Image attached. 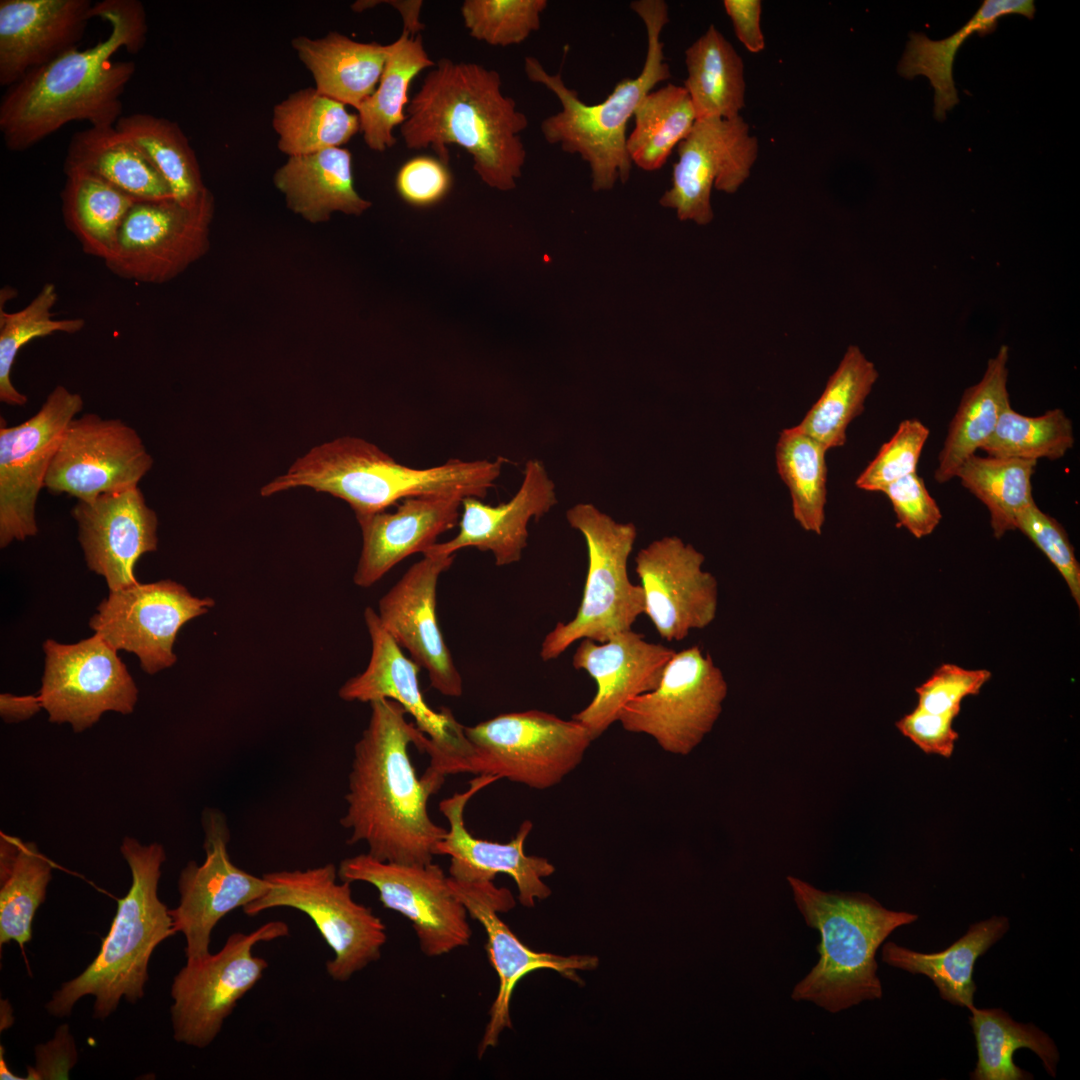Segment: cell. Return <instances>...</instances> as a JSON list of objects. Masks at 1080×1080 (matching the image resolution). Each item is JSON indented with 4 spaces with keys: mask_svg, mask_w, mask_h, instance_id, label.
Instances as JSON below:
<instances>
[{
    "mask_svg": "<svg viewBox=\"0 0 1080 1080\" xmlns=\"http://www.w3.org/2000/svg\"><path fill=\"white\" fill-rule=\"evenodd\" d=\"M42 708L40 700L35 696H15L1 694L0 713L6 722L23 721Z\"/></svg>",
    "mask_w": 1080,
    "mask_h": 1080,
    "instance_id": "58",
    "label": "cell"
},
{
    "mask_svg": "<svg viewBox=\"0 0 1080 1080\" xmlns=\"http://www.w3.org/2000/svg\"><path fill=\"white\" fill-rule=\"evenodd\" d=\"M71 514L88 568L103 576L110 591L137 583L135 565L158 548V518L139 487L77 501Z\"/></svg>",
    "mask_w": 1080,
    "mask_h": 1080,
    "instance_id": "27",
    "label": "cell"
},
{
    "mask_svg": "<svg viewBox=\"0 0 1080 1080\" xmlns=\"http://www.w3.org/2000/svg\"><path fill=\"white\" fill-rule=\"evenodd\" d=\"M92 7L89 0H1L0 85L78 47Z\"/></svg>",
    "mask_w": 1080,
    "mask_h": 1080,
    "instance_id": "29",
    "label": "cell"
},
{
    "mask_svg": "<svg viewBox=\"0 0 1080 1080\" xmlns=\"http://www.w3.org/2000/svg\"><path fill=\"white\" fill-rule=\"evenodd\" d=\"M115 127L140 148L164 178L176 202L195 206L207 194L197 156L176 122L134 113L121 116Z\"/></svg>",
    "mask_w": 1080,
    "mask_h": 1080,
    "instance_id": "43",
    "label": "cell"
},
{
    "mask_svg": "<svg viewBox=\"0 0 1080 1080\" xmlns=\"http://www.w3.org/2000/svg\"><path fill=\"white\" fill-rule=\"evenodd\" d=\"M395 186L399 196L409 205L429 207L449 193L452 175L448 165L440 159L418 156L401 166Z\"/></svg>",
    "mask_w": 1080,
    "mask_h": 1080,
    "instance_id": "55",
    "label": "cell"
},
{
    "mask_svg": "<svg viewBox=\"0 0 1080 1080\" xmlns=\"http://www.w3.org/2000/svg\"><path fill=\"white\" fill-rule=\"evenodd\" d=\"M954 718L916 707L898 720L896 727L926 754L949 758L958 739V733L952 727Z\"/></svg>",
    "mask_w": 1080,
    "mask_h": 1080,
    "instance_id": "56",
    "label": "cell"
},
{
    "mask_svg": "<svg viewBox=\"0 0 1080 1080\" xmlns=\"http://www.w3.org/2000/svg\"><path fill=\"white\" fill-rule=\"evenodd\" d=\"M971 1025L977 1048L972 1080H1031L1033 1075L1014 1063V1053L1028 1048L1042 1061L1047 1073L1056 1077L1060 1058L1053 1039L1033 1023L1016 1022L1001 1008L978 1009L974 1005Z\"/></svg>",
    "mask_w": 1080,
    "mask_h": 1080,
    "instance_id": "38",
    "label": "cell"
},
{
    "mask_svg": "<svg viewBox=\"0 0 1080 1080\" xmlns=\"http://www.w3.org/2000/svg\"><path fill=\"white\" fill-rule=\"evenodd\" d=\"M272 125L279 150L289 157L341 147L360 132L358 115L311 87L278 103Z\"/></svg>",
    "mask_w": 1080,
    "mask_h": 1080,
    "instance_id": "42",
    "label": "cell"
},
{
    "mask_svg": "<svg viewBox=\"0 0 1080 1080\" xmlns=\"http://www.w3.org/2000/svg\"><path fill=\"white\" fill-rule=\"evenodd\" d=\"M724 9L730 17L736 37L751 53H759L765 47L760 26L761 1L724 0Z\"/></svg>",
    "mask_w": 1080,
    "mask_h": 1080,
    "instance_id": "57",
    "label": "cell"
},
{
    "mask_svg": "<svg viewBox=\"0 0 1080 1080\" xmlns=\"http://www.w3.org/2000/svg\"><path fill=\"white\" fill-rule=\"evenodd\" d=\"M292 46L319 93L356 109L375 91L390 52V44L362 43L337 32L299 36Z\"/></svg>",
    "mask_w": 1080,
    "mask_h": 1080,
    "instance_id": "32",
    "label": "cell"
},
{
    "mask_svg": "<svg viewBox=\"0 0 1080 1080\" xmlns=\"http://www.w3.org/2000/svg\"><path fill=\"white\" fill-rule=\"evenodd\" d=\"M506 460L450 459L429 467L403 465L375 444L345 436L313 447L286 473L264 485L263 497L308 487L344 500L355 515L387 510L409 497L457 495L484 499Z\"/></svg>",
    "mask_w": 1080,
    "mask_h": 1080,
    "instance_id": "4",
    "label": "cell"
},
{
    "mask_svg": "<svg viewBox=\"0 0 1080 1080\" xmlns=\"http://www.w3.org/2000/svg\"><path fill=\"white\" fill-rule=\"evenodd\" d=\"M436 63L428 56L420 34L401 36L390 43V52L375 91L358 107L360 132L366 145L383 152L396 143L395 127L406 120L408 91L423 69Z\"/></svg>",
    "mask_w": 1080,
    "mask_h": 1080,
    "instance_id": "41",
    "label": "cell"
},
{
    "mask_svg": "<svg viewBox=\"0 0 1080 1080\" xmlns=\"http://www.w3.org/2000/svg\"><path fill=\"white\" fill-rule=\"evenodd\" d=\"M62 212L67 228L83 251L104 260L112 255L120 228L137 202L102 178L86 171L64 170Z\"/></svg>",
    "mask_w": 1080,
    "mask_h": 1080,
    "instance_id": "40",
    "label": "cell"
},
{
    "mask_svg": "<svg viewBox=\"0 0 1080 1080\" xmlns=\"http://www.w3.org/2000/svg\"><path fill=\"white\" fill-rule=\"evenodd\" d=\"M674 654L673 649L648 642L643 634L632 629L600 644L582 639L572 665L593 678L597 690L592 701L573 714L572 719L581 723L595 740L618 721L630 701L658 686Z\"/></svg>",
    "mask_w": 1080,
    "mask_h": 1080,
    "instance_id": "26",
    "label": "cell"
},
{
    "mask_svg": "<svg viewBox=\"0 0 1080 1080\" xmlns=\"http://www.w3.org/2000/svg\"><path fill=\"white\" fill-rule=\"evenodd\" d=\"M58 299L52 283L42 286L24 308L16 312L0 310V400L10 406H24L28 398L12 383L11 372L17 354L30 341L57 332L75 334L85 326L81 318L54 319L52 308Z\"/></svg>",
    "mask_w": 1080,
    "mask_h": 1080,
    "instance_id": "49",
    "label": "cell"
},
{
    "mask_svg": "<svg viewBox=\"0 0 1080 1080\" xmlns=\"http://www.w3.org/2000/svg\"><path fill=\"white\" fill-rule=\"evenodd\" d=\"M388 3L394 7L402 16L404 24V32H407L410 36H416L421 30L424 29V24L420 22L419 15L423 6V2L420 0H391L382 1Z\"/></svg>",
    "mask_w": 1080,
    "mask_h": 1080,
    "instance_id": "59",
    "label": "cell"
},
{
    "mask_svg": "<svg viewBox=\"0 0 1080 1080\" xmlns=\"http://www.w3.org/2000/svg\"><path fill=\"white\" fill-rule=\"evenodd\" d=\"M497 780L491 775H478L465 791L456 792L439 803L449 829L444 839L437 843L435 853L450 857L449 877L458 881L493 882L498 874L510 876L517 886L519 902L532 908L536 900L551 895L543 878L555 872L548 859L524 852V843L533 823L524 820L515 837L507 843L476 838L465 825L464 810L468 801Z\"/></svg>",
    "mask_w": 1080,
    "mask_h": 1080,
    "instance_id": "25",
    "label": "cell"
},
{
    "mask_svg": "<svg viewBox=\"0 0 1080 1080\" xmlns=\"http://www.w3.org/2000/svg\"><path fill=\"white\" fill-rule=\"evenodd\" d=\"M1074 443L1072 421L1062 409L1054 408L1032 417L1016 412L1009 405L980 449L994 457L1057 460Z\"/></svg>",
    "mask_w": 1080,
    "mask_h": 1080,
    "instance_id": "48",
    "label": "cell"
},
{
    "mask_svg": "<svg viewBox=\"0 0 1080 1080\" xmlns=\"http://www.w3.org/2000/svg\"><path fill=\"white\" fill-rule=\"evenodd\" d=\"M71 169L94 174L137 201L172 198L164 178L115 125L91 126L76 132L64 162V170Z\"/></svg>",
    "mask_w": 1080,
    "mask_h": 1080,
    "instance_id": "35",
    "label": "cell"
},
{
    "mask_svg": "<svg viewBox=\"0 0 1080 1080\" xmlns=\"http://www.w3.org/2000/svg\"><path fill=\"white\" fill-rule=\"evenodd\" d=\"M462 500L457 495L416 496L403 499L391 512L355 515L362 549L354 583L370 587L406 557L423 554L458 524Z\"/></svg>",
    "mask_w": 1080,
    "mask_h": 1080,
    "instance_id": "30",
    "label": "cell"
},
{
    "mask_svg": "<svg viewBox=\"0 0 1080 1080\" xmlns=\"http://www.w3.org/2000/svg\"><path fill=\"white\" fill-rule=\"evenodd\" d=\"M271 884L260 898L243 908L248 916L279 907L306 914L333 952L326 963L335 981H348L377 961L387 941L386 926L370 907L356 902L351 883L337 881L338 868L328 863L305 870L263 875Z\"/></svg>",
    "mask_w": 1080,
    "mask_h": 1080,
    "instance_id": "10",
    "label": "cell"
},
{
    "mask_svg": "<svg viewBox=\"0 0 1080 1080\" xmlns=\"http://www.w3.org/2000/svg\"><path fill=\"white\" fill-rule=\"evenodd\" d=\"M684 81L696 120L732 119L745 105L744 64L732 44L714 26L685 51Z\"/></svg>",
    "mask_w": 1080,
    "mask_h": 1080,
    "instance_id": "37",
    "label": "cell"
},
{
    "mask_svg": "<svg viewBox=\"0 0 1080 1080\" xmlns=\"http://www.w3.org/2000/svg\"><path fill=\"white\" fill-rule=\"evenodd\" d=\"M827 450L794 427L781 431L776 445L778 474L787 485L794 519L820 535L827 502Z\"/></svg>",
    "mask_w": 1080,
    "mask_h": 1080,
    "instance_id": "47",
    "label": "cell"
},
{
    "mask_svg": "<svg viewBox=\"0 0 1080 1080\" xmlns=\"http://www.w3.org/2000/svg\"><path fill=\"white\" fill-rule=\"evenodd\" d=\"M1035 11L1032 0H985L963 27L945 39L932 40L923 33L912 32L897 71L906 79L918 75L929 79L934 89V116L943 121L946 112L959 102L953 64L966 39L974 33L980 36L992 33L1003 16L1019 14L1032 19Z\"/></svg>",
    "mask_w": 1080,
    "mask_h": 1080,
    "instance_id": "34",
    "label": "cell"
},
{
    "mask_svg": "<svg viewBox=\"0 0 1080 1080\" xmlns=\"http://www.w3.org/2000/svg\"><path fill=\"white\" fill-rule=\"evenodd\" d=\"M38 695L52 723H69L82 732L103 713L131 714L138 689L125 664L99 634L76 644L48 639Z\"/></svg>",
    "mask_w": 1080,
    "mask_h": 1080,
    "instance_id": "17",
    "label": "cell"
},
{
    "mask_svg": "<svg viewBox=\"0 0 1080 1080\" xmlns=\"http://www.w3.org/2000/svg\"><path fill=\"white\" fill-rule=\"evenodd\" d=\"M986 669H965L955 664H942L920 686L916 687L917 707L935 714L957 717L961 701L977 695L990 679Z\"/></svg>",
    "mask_w": 1080,
    "mask_h": 1080,
    "instance_id": "53",
    "label": "cell"
},
{
    "mask_svg": "<svg viewBox=\"0 0 1080 1080\" xmlns=\"http://www.w3.org/2000/svg\"><path fill=\"white\" fill-rule=\"evenodd\" d=\"M672 185L660 205L674 209L681 221L706 225L713 220L711 192L735 193L748 179L758 155V141L739 115L732 119L696 120L677 146Z\"/></svg>",
    "mask_w": 1080,
    "mask_h": 1080,
    "instance_id": "20",
    "label": "cell"
},
{
    "mask_svg": "<svg viewBox=\"0 0 1080 1080\" xmlns=\"http://www.w3.org/2000/svg\"><path fill=\"white\" fill-rule=\"evenodd\" d=\"M496 70L477 63L440 59L409 101L400 133L409 149L431 148L448 165L447 146L473 159L481 180L502 191L514 189L526 160L520 133L527 116L502 93Z\"/></svg>",
    "mask_w": 1080,
    "mask_h": 1080,
    "instance_id": "3",
    "label": "cell"
},
{
    "mask_svg": "<svg viewBox=\"0 0 1080 1080\" xmlns=\"http://www.w3.org/2000/svg\"><path fill=\"white\" fill-rule=\"evenodd\" d=\"M287 206L312 223L334 212L360 215L371 206L354 187L352 155L341 147L289 157L274 174Z\"/></svg>",
    "mask_w": 1080,
    "mask_h": 1080,
    "instance_id": "31",
    "label": "cell"
},
{
    "mask_svg": "<svg viewBox=\"0 0 1080 1080\" xmlns=\"http://www.w3.org/2000/svg\"><path fill=\"white\" fill-rule=\"evenodd\" d=\"M338 877L374 886L386 909L411 922L426 956H442L469 944L468 912L439 865L386 862L363 853L343 859Z\"/></svg>",
    "mask_w": 1080,
    "mask_h": 1080,
    "instance_id": "16",
    "label": "cell"
},
{
    "mask_svg": "<svg viewBox=\"0 0 1080 1080\" xmlns=\"http://www.w3.org/2000/svg\"><path fill=\"white\" fill-rule=\"evenodd\" d=\"M929 428L918 419L900 422L894 435L879 449L874 459L857 477V488L882 492L889 484L916 473Z\"/></svg>",
    "mask_w": 1080,
    "mask_h": 1080,
    "instance_id": "51",
    "label": "cell"
},
{
    "mask_svg": "<svg viewBox=\"0 0 1080 1080\" xmlns=\"http://www.w3.org/2000/svg\"><path fill=\"white\" fill-rule=\"evenodd\" d=\"M1016 529L1025 534L1050 560L1080 605V565L1064 527L1034 502L1016 517Z\"/></svg>",
    "mask_w": 1080,
    "mask_h": 1080,
    "instance_id": "52",
    "label": "cell"
},
{
    "mask_svg": "<svg viewBox=\"0 0 1080 1080\" xmlns=\"http://www.w3.org/2000/svg\"><path fill=\"white\" fill-rule=\"evenodd\" d=\"M556 503L555 484L543 462L528 460L523 481L508 502L493 506L476 497L463 498L455 537L435 543L423 554L455 555L460 549L474 547L491 552L497 566L516 563L527 546L530 520H539Z\"/></svg>",
    "mask_w": 1080,
    "mask_h": 1080,
    "instance_id": "28",
    "label": "cell"
},
{
    "mask_svg": "<svg viewBox=\"0 0 1080 1080\" xmlns=\"http://www.w3.org/2000/svg\"><path fill=\"white\" fill-rule=\"evenodd\" d=\"M727 692L721 669L695 645L675 652L658 686L630 701L618 722L668 753L688 755L712 730Z\"/></svg>",
    "mask_w": 1080,
    "mask_h": 1080,
    "instance_id": "12",
    "label": "cell"
},
{
    "mask_svg": "<svg viewBox=\"0 0 1080 1080\" xmlns=\"http://www.w3.org/2000/svg\"><path fill=\"white\" fill-rule=\"evenodd\" d=\"M364 619L371 639L367 668L347 680L339 689L345 701L372 702L390 699L404 707L415 726L426 735L421 751L430 764L425 773L443 780L456 774L470 750L462 726L448 708L435 711L425 702L418 680L420 666L405 656L402 648L382 626L377 612L367 607Z\"/></svg>",
    "mask_w": 1080,
    "mask_h": 1080,
    "instance_id": "13",
    "label": "cell"
},
{
    "mask_svg": "<svg viewBox=\"0 0 1080 1080\" xmlns=\"http://www.w3.org/2000/svg\"><path fill=\"white\" fill-rule=\"evenodd\" d=\"M546 0H465L461 15L471 37L492 46L520 44L537 31Z\"/></svg>",
    "mask_w": 1080,
    "mask_h": 1080,
    "instance_id": "50",
    "label": "cell"
},
{
    "mask_svg": "<svg viewBox=\"0 0 1080 1080\" xmlns=\"http://www.w3.org/2000/svg\"><path fill=\"white\" fill-rule=\"evenodd\" d=\"M454 559L423 554L379 600L377 612L385 630L427 671L432 688L448 697L462 695L463 681L437 620L436 595L439 577Z\"/></svg>",
    "mask_w": 1080,
    "mask_h": 1080,
    "instance_id": "24",
    "label": "cell"
},
{
    "mask_svg": "<svg viewBox=\"0 0 1080 1080\" xmlns=\"http://www.w3.org/2000/svg\"><path fill=\"white\" fill-rule=\"evenodd\" d=\"M213 606L212 598L195 597L172 580L137 582L110 591L89 625L115 650L136 654L144 672L155 674L176 662L173 647L182 626Z\"/></svg>",
    "mask_w": 1080,
    "mask_h": 1080,
    "instance_id": "19",
    "label": "cell"
},
{
    "mask_svg": "<svg viewBox=\"0 0 1080 1080\" xmlns=\"http://www.w3.org/2000/svg\"><path fill=\"white\" fill-rule=\"evenodd\" d=\"M882 492L891 502L897 527H904L916 538L930 535L942 519L937 502L917 472L892 482Z\"/></svg>",
    "mask_w": 1080,
    "mask_h": 1080,
    "instance_id": "54",
    "label": "cell"
},
{
    "mask_svg": "<svg viewBox=\"0 0 1080 1080\" xmlns=\"http://www.w3.org/2000/svg\"><path fill=\"white\" fill-rule=\"evenodd\" d=\"M202 822L205 860L201 865L190 861L182 869L179 904L169 909L175 933L185 937L186 959L209 955L211 934L218 922L262 897L271 886L264 876L252 875L231 861L229 831L220 812L205 810Z\"/></svg>",
    "mask_w": 1080,
    "mask_h": 1080,
    "instance_id": "21",
    "label": "cell"
},
{
    "mask_svg": "<svg viewBox=\"0 0 1080 1080\" xmlns=\"http://www.w3.org/2000/svg\"><path fill=\"white\" fill-rule=\"evenodd\" d=\"M153 464L133 427L121 419L86 413L66 427L44 488L54 495L90 502L101 494L137 488Z\"/></svg>",
    "mask_w": 1080,
    "mask_h": 1080,
    "instance_id": "18",
    "label": "cell"
},
{
    "mask_svg": "<svg viewBox=\"0 0 1080 1080\" xmlns=\"http://www.w3.org/2000/svg\"><path fill=\"white\" fill-rule=\"evenodd\" d=\"M470 744L456 774L491 775L545 790L583 760L593 741L578 721L540 710L500 714L465 727Z\"/></svg>",
    "mask_w": 1080,
    "mask_h": 1080,
    "instance_id": "9",
    "label": "cell"
},
{
    "mask_svg": "<svg viewBox=\"0 0 1080 1080\" xmlns=\"http://www.w3.org/2000/svg\"><path fill=\"white\" fill-rule=\"evenodd\" d=\"M51 860L33 842L0 835V944L23 947L32 938V921L45 901L52 878Z\"/></svg>",
    "mask_w": 1080,
    "mask_h": 1080,
    "instance_id": "39",
    "label": "cell"
},
{
    "mask_svg": "<svg viewBox=\"0 0 1080 1080\" xmlns=\"http://www.w3.org/2000/svg\"><path fill=\"white\" fill-rule=\"evenodd\" d=\"M878 376L875 364L862 350L848 346L823 393L795 428L827 451L844 446L847 427L863 412Z\"/></svg>",
    "mask_w": 1080,
    "mask_h": 1080,
    "instance_id": "44",
    "label": "cell"
},
{
    "mask_svg": "<svg viewBox=\"0 0 1080 1080\" xmlns=\"http://www.w3.org/2000/svg\"><path fill=\"white\" fill-rule=\"evenodd\" d=\"M84 401L57 385L26 421L0 425V547L38 533L36 504L61 437Z\"/></svg>",
    "mask_w": 1080,
    "mask_h": 1080,
    "instance_id": "14",
    "label": "cell"
},
{
    "mask_svg": "<svg viewBox=\"0 0 1080 1080\" xmlns=\"http://www.w3.org/2000/svg\"><path fill=\"white\" fill-rule=\"evenodd\" d=\"M627 137L631 163L644 171L660 169L672 150L689 134L696 116L684 86L667 84L649 92L634 112Z\"/></svg>",
    "mask_w": 1080,
    "mask_h": 1080,
    "instance_id": "45",
    "label": "cell"
},
{
    "mask_svg": "<svg viewBox=\"0 0 1080 1080\" xmlns=\"http://www.w3.org/2000/svg\"><path fill=\"white\" fill-rule=\"evenodd\" d=\"M1008 359L1009 347L1003 344L988 360L981 380L964 391L938 455L936 482L946 483L955 477L963 462L989 439L1001 413L1010 405Z\"/></svg>",
    "mask_w": 1080,
    "mask_h": 1080,
    "instance_id": "36",
    "label": "cell"
},
{
    "mask_svg": "<svg viewBox=\"0 0 1080 1080\" xmlns=\"http://www.w3.org/2000/svg\"><path fill=\"white\" fill-rule=\"evenodd\" d=\"M214 206L210 191L195 206L172 198L137 201L124 219L106 267L140 283L174 279L207 252Z\"/></svg>",
    "mask_w": 1080,
    "mask_h": 1080,
    "instance_id": "15",
    "label": "cell"
},
{
    "mask_svg": "<svg viewBox=\"0 0 1080 1080\" xmlns=\"http://www.w3.org/2000/svg\"><path fill=\"white\" fill-rule=\"evenodd\" d=\"M289 934L283 921H270L249 932L231 934L220 951L187 959L175 975L170 995L173 1038L178 1043L206 1048L220 1033L226 1018L262 979L268 962L253 948Z\"/></svg>",
    "mask_w": 1080,
    "mask_h": 1080,
    "instance_id": "11",
    "label": "cell"
},
{
    "mask_svg": "<svg viewBox=\"0 0 1080 1080\" xmlns=\"http://www.w3.org/2000/svg\"><path fill=\"white\" fill-rule=\"evenodd\" d=\"M91 15L109 24L104 39L68 50L7 88L0 103V131L8 150H27L73 121L114 126L123 116L121 96L136 67L112 57L120 49H142L148 32L145 8L137 0H103L93 4Z\"/></svg>",
    "mask_w": 1080,
    "mask_h": 1080,
    "instance_id": "1",
    "label": "cell"
},
{
    "mask_svg": "<svg viewBox=\"0 0 1080 1080\" xmlns=\"http://www.w3.org/2000/svg\"><path fill=\"white\" fill-rule=\"evenodd\" d=\"M1037 461L994 456L968 457L955 477L988 509L995 538L1016 529V517L1034 502L1031 478Z\"/></svg>",
    "mask_w": 1080,
    "mask_h": 1080,
    "instance_id": "46",
    "label": "cell"
},
{
    "mask_svg": "<svg viewBox=\"0 0 1080 1080\" xmlns=\"http://www.w3.org/2000/svg\"><path fill=\"white\" fill-rule=\"evenodd\" d=\"M568 524L584 537L588 570L581 603L570 621L559 622L544 637L543 661L558 658L574 642L591 639L598 643L632 629L644 614L641 585L628 575V559L637 537L634 523H621L591 503H577L566 511Z\"/></svg>",
    "mask_w": 1080,
    "mask_h": 1080,
    "instance_id": "8",
    "label": "cell"
},
{
    "mask_svg": "<svg viewBox=\"0 0 1080 1080\" xmlns=\"http://www.w3.org/2000/svg\"><path fill=\"white\" fill-rule=\"evenodd\" d=\"M370 719L354 746L341 826L347 843L364 842L375 859L428 864L447 829L434 823L428 800L443 784L416 774L409 747L419 749L424 735L406 719L402 705L390 699L369 703Z\"/></svg>",
    "mask_w": 1080,
    "mask_h": 1080,
    "instance_id": "2",
    "label": "cell"
},
{
    "mask_svg": "<svg viewBox=\"0 0 1080 1080\" xmlns=\"http://www.w3.org/2000/svg\"><path fill=\"white\" fill-rule=\"evenodd\" d=\"M0 1079H2V1080H3V1079H12V1080H15V1079H17V1080H19V1079H23V1078H21V1077H17L16 1075H14V1074H13V1073H12V1072H11V1071H10V1070L8 1069V1067H7V1065H6V1062H5V1059L3 1058V1048H2V1047H1V1053H0Z\"/></svg>",
    "mask_w": 1080,
    "mask_h": 1080,
    "instance_id": "60",
    "label": "cell"
},
{
    "mask_svg": "<svg viewBox=\"0 0 1080 1080\" xmlns=\"http://www.w3.org/2000/svg\"><path fill=\"white\" fill-rule=\"evenodd\" d=\"M787 881L806 924L821 938L819 960L794 986L791 998L830 1013L881 999L876 952L894 930L918 915L887 909L866 893L826 892L794 876Z\"/></svg>",
    "mask_w": 1080,
    "mask_h": 1080,
    "instance_id": "5",
    "label": "cell"
},
{
    "mask_svg": "<svg viewBox=\"0 0 1080 1080\" xmlns=\"http://www.w3.org/2000/svg\"><path fill=\"white\" fill-rule=\"evenodd\" d=\"M454 895L466 908L468 915L484 928L488 959L498 975L497 996L489 1011V1021L478 1046V1057L498 1043L500 1034L512 1028L510 1001L517 983L527 974L550 969L569 980L582 983L577 970H593L599 960L595 956H561L537 952L523 944L501 920L499 913L508 912L515 906L509 889L497 887L493 882H464L449 877Z\"/></svg>",
    "mask_w": 1080,
    "mask_h": 1080,
    "instance_id": "22",
    "label": "cell"
},
{
    "mask_svg": "<svg viewBox=\"0 0 1080 1080\" xmlns=\"http://www.w3.org/2000/svg\"><path fill=\"white\" fill-rule=\"evenodd\" d=\"M630 7L646 29L644 65L637 77L622 79L600 103L583 102L577 91L565 85L560 72L548 73L538 59L524 60L527 78L554 93L562 107L542 121V135L549 144H559L563 151L578 154L588 163L595 191L610 190L616 182L628 180L632 163L626 149L627 123L656 84L671 77L660 39L669 22L667 3L636 0Z\"/></svg>",
    "mask_w": 1080,
    "mask_h": 1080,
    "instance_id": "7",
    "label": "cell"
},
{
    "mask_svg": "<svg viewBox=\"0 0 1080 1080\" xmlns=\"http://www.w3.org/2000/svg\"><path fill=\"white\" fill-rule=\"evenodd\" d=\"M132 875L99 953L75 978L64 982L45 1005L55 1017H66L85 996H94L93 1017L104 1020L122 998L136 1003L144 996L148 966L155 948L175 934L169 909L158 896L161 865L166 859L159 843L142 845L125 837L120 847Z\"/></svg>",
    "mask_w": 1080,
    "mask_h": 1080,
    "instance_id": "6",
    "label": "cell"
},
{
    "mask_svg": "<svg viewBox=\"0 0 1080 1080\" xmlns=\"http://www.w3.org/2000/svg\"><path fill=\"white\" fill-rule=\"evenodd\" d=\"M1009 927L1007 917L992 916L971 924L961 938L936 953H921L889 941L882 947V961L911 974L927 976L942 999L969 1009L974 1005L976 960L998 942Z\"/></svg>",
    "mask_w": 1080,
    "mask_h": 1080,
    "instance_id": "33",
    "label": "cell"
},
{
    "mask_svg": "<svg viewBox=\"0 0 1080 1080\" xmlns=\"http://www.w3.org/2000/svg\"><path fill=\"white\" fill-rule=\"evenodd\" d=\"M705 557L678 536H664L642 548L635 571L644 592L645 611L666 641H682L715 619L718 583L702 569Z\"/></svg>",
    "mask_w": 1080,
    "mask_h": 1080,
    "instance_id": "23",
    "label": "cell"
}]
</instances>
